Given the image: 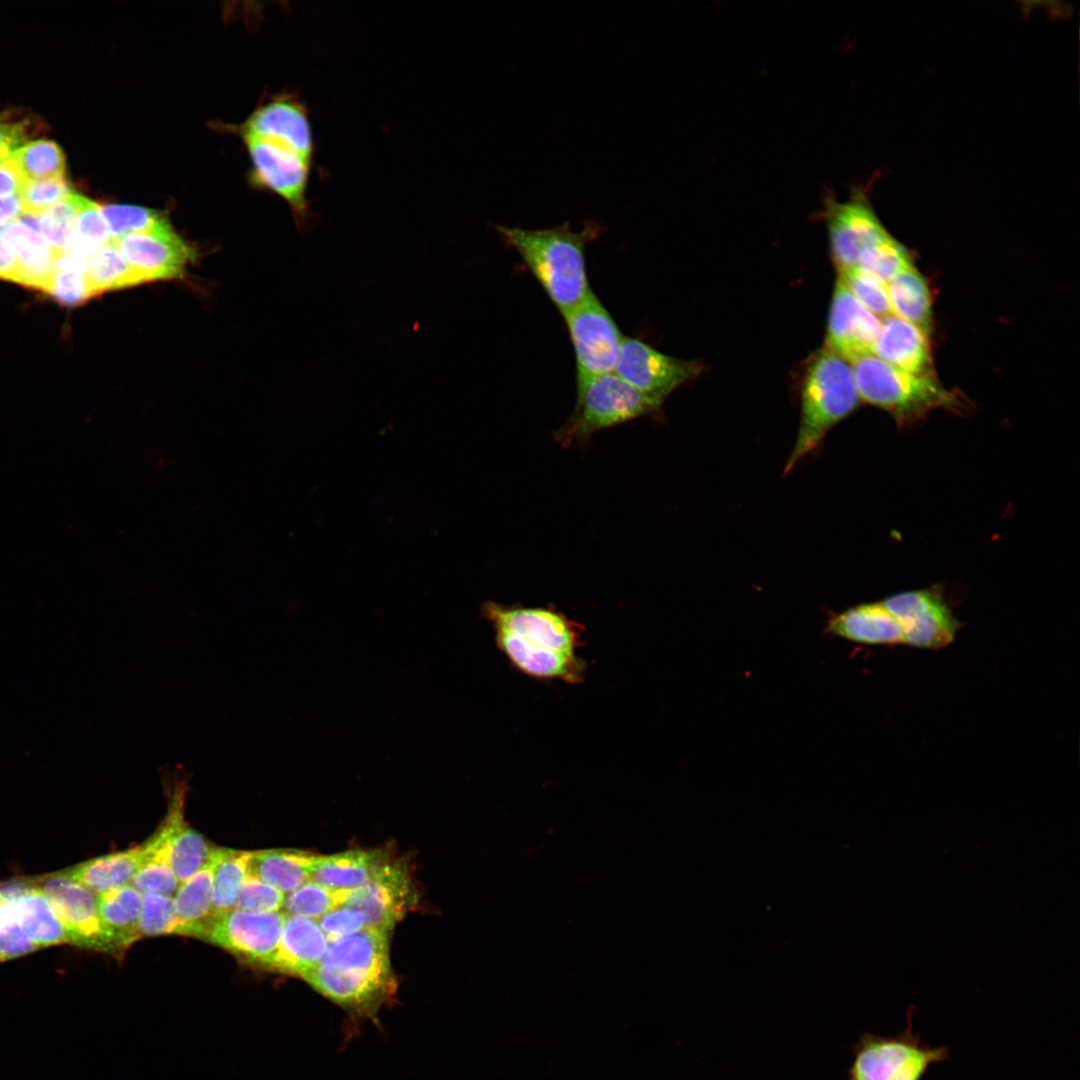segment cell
<instances>
[{
  "label": "cell",
  "instance_id": "obj_1",
  "mask_svg": "<svg viewBox=\"0 0 1080 1080\" xmlns=\"http://www.w3.org/2000/svg\"><path fill=\"white\" fill-rule=\"evenodd\" d=\"M390 932L366 927L331 942L321 962L301 978L352 1016L377 1021L397 981L389 959Z\"/></svg>",
  "mask_w": 1080,
  "mask_h": 1080
},
{
  "label": "cell",
  "instance_id": "obj_2",
  "mask_svg": "<svg viewBox=\"0 0 1080 1080\" xmlns=\"http://www.w3.org/2000/svg\"><path fill=\"white\" fill-rule=\"evenodd\" d=\"M495 230L513 248L563 316L591 292L585 248L601 232L597 223L580 231L570 223L544 229L496 225Z\"/></svg>",
  "mask_w": 1080,
  "mask_h": 1080
},
{
  "label": "cell",
  "instance_id": "obj_3",
  "mask_svg": "<svg viewBox=\"0 0 1080 1080\" xmlns=\"http://www.w3.org/2000/svg\"><path fill=\"white\" fill-rule=\"evenodd\" d=\"M859 403L850 362L825 345L811 359L804 375L799 429L785 474L815 451L828 431Z\"/></svg>",
  "mask_w": 1080,
  "mask_h": 1080
},
{
  "label": "cell",
  "instance_id": "obj_4",
  "mask_svg": "<svg viewBox=\"0 0 1080 1080\" xmlns=\"http://www.w3.org/2000/svg\"><path fill=\"white\" fill-rule=\"evenodd\" d=\"M860 400L889 412L899 424H911L937 408L955 409L961 402L936 377L900 370L874 354L850 362Z\"/></svg>",
  "mask_w": 1080,
  "mask_h": 1080
},
{
  "label": "cell",
  "instance_id": "obj_5",
  "mask_svg": "<svg viewBox=\"0 0 1080 1080\" xmlns=\"http://www.w3.org/2000/svg\"><path fill=\"white\" fill-rule=\"evenodd\" d=\"M576 381L574 410L554 434L562 447L584 444L599 431L654 414L661 407L615 372Z\"/></svg>",
  "mask_w": 1080,
  "mask_h": 1080
},
{
  "label": "cell",
  "instance_id": "obj_6",
  "mask_svg": "<svg viewBox=\"0 0 1080 1080\" xmlns=\"http://www.w3.org/2000/svg\"><path fill=\"white\" fill-rule=\"evenodd\" d=\"M907 1011V1027L894 1035L862 1032L850 1046L853 1059L847 1080H922L931 1066L950 1058L947 1046L924 1044L914 1032L912 1012Z\"/></svg>",
  "mask_w": 1080,
  "mask_h": 1080
},
{
  "label": "cell",
  "instance_id": "obj_7",
  "mask_svg": "<svg viewBox=\"0 0 1080 1080\" xmlns=\"http://www.w3.org/2000/svg\"><path fill=\"white\" fill-rule=\"evenodd\" d=\"M872 184L855 186L842 201L831 193L823 199L822 217L838 272L856 268L865 250L890 236L872 207Z\"/></svg>",
  "mask_w": 1080,
  "mask_h": 1080
},
{
  "label": "cell",
  "instance_id": "obj_8",
  "mask_svg": "<svg viewBox=\"0 0 1080 1080\" xmlns=\"http://www.w3.org/2000/svg\"><path fill=\"white\" fill-rule=\"evenodd\" d=\"M563 317L575 353L576 380L614 372L624 336L594 292Z\"/></svg>",
  "mask_w": 1080,
  "mask_h": 1080
},
{
  "label": "cell",
  "instance_id": "obj_9",
  "mask_svg": "<svg viewBox=\"0 0 1080 1080\" xmlns=\"http://www.w3.org/2000/svg\"><path fill=\"white\" fill-rule=\"evenodd\" d=\"M285 913L231 909L213 915L200 938L268 968L283 932Z\"/></svg>",
  "mask_w": 1080,
  "mask_h": 1080
},
{
  "label": "cell",
  "instance_id": "obj_10",
  "mask_svg": "<svg viewBox=\"0 0 1080 1080\" xmlns=\"http://www.w3.org/2000/svg\"><path fill=\"white\" fill-rule=\"evenodd\" d=\"M881 602L900 624L904 644L915 648H944L961 627L938 586L894 594Z\"/></svg>",
  "mask_w": 1080,
  "mask_h": 1080
},
{
  "label": "cell",
  "instance_id": "obj_11",
  "mask_svg": "<svg viewBox=\"0 0 1080 1080\" xmlns=\"http://www.w3.org/2000/svg\"><path fill=\"white\" fill-rule=\"evenodd\" d=\"M30 881L50 900L67 929L71 944L101 952H115L100 918L98 894L71 878L64 870Z\"/></svg>",
  "mask_w": 1080,
  "mask_h": 1080
},
{
  "label": "cell",
  "instance_id": "obj_12",
  "mask_svg": "<svg viewBox=\"0 0 1080 1080\" xmlns=\"http://www.w3.org/2000/svg\"><path fill=\"white\" fill-rule=\"evenodd\" d=\"M702 366L664 354L634 337L624 336L614 372L661 406L678 387L694 379Z\"/></svg>",
  "mask_w": 1080,
  "mask_h": 1080
},
{
  "label": "cell",
  "instance_id": "obj_13",
  "mask_svg": "<svg viewBox=\"0 0 1080 1080\" xmlns=\"http://www.w3.org/2000/svg\"><path fill=\"white\" fill-rule=\"evenodd\" d=\"M481 612L493 629L511 632L541 647L576 654L584 645L583 625L552 606H506L487 601Z\"/></svg>",
  "mask_w": 1080,
  "mask_h": 1080
},
{
  "label": "cell",
  "instance_id": "obj_14",
  "mask_svg": "<svg viewBox=\"0 0 1080 1080\" xmlns=\"http://www.w3.org/2000/svg\"><path fill=\"white\" fill-rule=\"evenodd\" d=\"M245 140L257 182L286 200L297 226L304 228L310 218L306 189L312 159L272 140L255 137Z\"/></svg>",
  "mask_w": 1080,
  "mask_h": 1080
},
{
  "label": "cell",
  "instance_id": "obj_15",
  "mask_svg": "<svg viewBox=\"0 0 1080 1080\" xmlns=\"http://www.w3.org/2000/svg\"><path fill=\"white\" fill-rule=\"evenodd\" d=\"M112 241L146 282L182 279L186 267L196 258L195 249L172 229L170 223Z\"/></svg>",
  "mask_w": 1080,
  "mask_h": 1080
},
{
  "label": "cell",
  "instance_id": "obj_16",
  "mask_svg": "<svg viewBox=\"0 0 1080 1080\" xmlns=\"http://www.w3.org/2000/svg\"><path fill=\"white\" fill-rule=\"evenodd\" d=\"M415 902L406 865L388 859L365 884L348 890L344 905L360 911L366 927L390 932Z\"/></svg>",
  "mask_w": 1080,
  "mask_h": 1080
},
{
  "label": "cell",
  "instance_id": "obj_17",
  "mask_svg": "<svg viewBox=\"0 0 1080 1080\" xmlns=\"http://www.w3.org/2000/svg\"><path fill=\"white\" fill-rule=\"evenodd\" d=\"M168 792L167 814L155 833L141 844L140 867L131 881L142 895L174 896L180 885L171 863V837L177 821L184 816L186 787L174 784Z\"/></svg>",
  "mask_w": 1080,
  "mask_h": 1080
},
{
  "label": "cell",
  "instance_id": "obj_18",
  "mask_svg": "<svg viewBox=\"0 0 1080 1080\" xmlns=\"http://www.w3.org/2000/svg\"><path fill=\"white\" fill-rule=\"evenodd\" d=\"M880 325V319L837 281L830 307L826 346L849 362L873 354Z\"/></svg>",
  "mask_w": 1080,
  "mask_h": 1080
},
{
  "label": "cell",
  "instance_id": "obj_19",
  "mask_svg": "<svg viewBox=\"0 0 1080 1080\" xmlns=\"http://www.w3.org/2000/svg\"><path fill=\"white\" fill-rule=\"evenodd\" d=\"M493 630L497 648L519 672L537 680L569 684L584 680L586 662L577 654L541 647L502 629Z\"/></svg>",
  "mask_w": 1080,
  "mask_h": 1080
},
{
  "label": "cell",
  "instance_id": "obj_20",
  "mask_svg": "<svg viewBox=\"0 0 1080 1080\" xmlns=\"http://www.w3.org/2000/svg\"><path fill=\"white\" fill-rule=\"evenodd\" d=\"M244 137L284 144L300 154L313 157V136L307 111L292 96H280L259 107L243 126Z\"/></svg>",
  "mask_w": 1080,
  "mask_h": 1080
},
{
  "label": "cell",
  "instance_id": "obj_21",
  "mask_svg": "<svg viewBox=\"0 0 1080 1080\" xmlns=\"http://www.w3.org/2000/svg\"><path fill=\"white\" fill-rule=\"evenodd\" d=\"M873 354L900 370L935 377L928 334L893 314L881 322Z\"/></svg>",
  "mask_w": 1080,
  "mask_h": 1080
},
{
  "label": "cell",
  "instance_id": "obj_22",
  "mask_svg": "<svg viewBox=\"0 0 1080 1080\" xmlns=\"http://www.w3.org/2000/svg\"><path fill=\"white\" fill-rule=\"evenodd\" d=\"M0 892L13 901L24 931L39 948L71 944L67 929L50 900L30 880L2 885Z\"/></svg>",
  "mask_w": 1080,
  "mask_h": 1080
},
{
  "label": "cell",
  "instance_id": "obj_23",
  "mask_svg": "<svg viewBox=\"0 0 1080 1080\" xmlns=\"http://www.w3.org/2000/svg\"><path fill=\"white\" fill-rule=\"evenodd\" d=\"M328 947L316 919L286 914L280 943L268 968L301 977L321 962Z\"/></svg>",
  "mask_w": 1080,
  "mask_h": 1080
},
{
  "label": "cell",
  "instance_id": "obj_24",
  "mask_svg": "<svg viewBox=\"0 0 1080 1080\" xmlns=\"http://www.w3.org/2000/svg\"><path fill=\"white\" fill-rule=\"evenodd\" d=\"M825 632L865 645L904 644L900 624L881 601L862 603L832 615Z\"/></svg>",
  "mask_w": 1080,
  "mask_h": 1080
},
{
  "label": "cell",
  "instance_id": "obj_25",
  "mask_svg": "<svg viewBox=\"0 0 1080 1080\" xmlns=\"http://www.w3.org/2000/svg\"><path fill=\"white\" fill-rule=\"evenodd\" d=\"M18 261V281L49 294L59 252L41 233L24 222H11L0 232Z\"/></svg>",
  "mask_w": 1080,
  "mask_h": 1080
},
{
  "label": "cell",
  "instance_id": "obj_26",
  "mask_svg": "<svg viewBox=\"0 0 1080 1080\" xmlns=\"http://www.w3.org/2000/svg\"><path fill=\"white\" fill-rule=\"evenodd\" d=\"M388 860L381 850H348L315 856L310 880L328 889L348 891L365 884Z\"/></svg>",
  "mask_w": 1080,
  "mask_h": 1080
},
{
  "label": "cell",
  "instance_id": "obj_27",
  "mask_svg": "<svg viewBox=\"0 0 1080 1080\" xmlns=\"http://www.w3.org/2000/svg\"><path fill=\"white\" fill-rule=\"evenodd\" d=\"M216 849L208 861L187 881L181 883L174 895L179 935L201 936L213 916V872Z\"/></svg>",
  "mask_w": 1080,
  "mask_h": 1080
},
{
  "label": "cell",
  "instance_id": "obj_28",
  "mask_svg": "<svg viewBox=\"0 0 1080 1080\" xmlns=\"http://www.w3.org/2000/svg\"><path fill=\"white\" fill-rule=\"evenodd\" d=\"M142 858V845L99 856L65 869L73 879L96 894L131 884Z\"/></svg>",
  "mask_w": 1080,
  "mask_h": 1080
},
{
  "label": "cell",
  "instance_id": "obj_29",
  "mask_svg": "<svg viewBox=\"0 0 1080 1080\" xmlns=\"http://www.w3.org/2000/svg\"><path fill=\"white\" fill-rule=\"evenodd\" d=\"M98 905L102 924L114 951L125 950L142 937V894L131 884L98 894Z\"/></svg>",
  "mask_w": 1080,
  "mask_h": 1080
},
{
  "label": "cell",
  "instance_id": "obj_30",
  "mask_svg": "<svg viewBox=\"0 0 1080 1080\" xmlns=\"http://www.w3.org/2000/svg\"><path fill=\"white\" fill-rule=\"evenodd\" d=\"M315 856L294 849L253 851L249 873L288 893L310 880Z\"/></svg>",
  "mask_w": 1080,
  "mask_h": 1080
},
{
  "label": "cell",
  "instance_id": "obj_31",
  "mask_svg": "<svg viewBox=\"0 0 1080 1080\" xmlns=\"http://www.w3.org/2000/svg\"><path fill=\"white\" fill-rule=\"evenodd\" d=\"M892 314L925 333L932 329V299L923 275L912 265L887 284Z\"/></svg>",
  "mask_w": 1080,
  "mask_h": 1080
},
{
  "label": "cell",
  "instance_id": "obj_32",
  "mask_svg": "<svg viewBox=\"0 0 1080 1080\" xmlns=\"http://www.w3.org/2000/svg\"><path fill=\"white\" fill-rule=\"evenodd\" d=\"M86 276L94 297L106 291L147 283L123 258L112 240L88 257Z\"/></svg>",
  "mask_w": 1080,
  "mask_h": 1080
},
{
  "label": "cell",
  "instance_id": "obj_33",
  "mask_svg": "<svg viewBox=\"0 0 1080 1080\" xmlns=\"http://www.w3.org/2000/svg\"><path fill=\"white\" fill-rule=\"evenodd\" d=\"M253 851L217 848L213 872V915L234 909L249 874Z\"/></svg>",
  "mask_w": 1080,
  "mask_h": 1080
},
{
  "label": "cell",
  "instance_id": "obj_34",
  "mask_svg": "<svg viewBox=\"0 0 1080 1080\" xmlns=\"http://www.w3.org/2000/svg\"><path fill=\"white\" fill-rule=\"evenodd\" d=\"M215 849L202 834L186 823L184 816L179 818L171 837V863L179 883L191 878Z\"/></svg>",
  "mask_w": 1080,
  "mask_h": 1080
},
{
  "label": "cell",
  "instance_id": "obj_35",
  "mask_svg": "<svg viewBox=\"0 0 1080 1080\" xmlns=\"http://www.w3.org/2000/svg\"><path fill=\"white\" fill-rule=\"evenodd\" d=\"M87 259L75 250L58 255L49 294L60 304L75 306L94 297L86 276Z\"/></svg>",
  "mask_w": 1080,
  "mask_h": 1080
},
{
  "label": "cell",
  "instance_id": "obj_36",
  "mask_svg": "<svg viewBox=\"0 0 1080 1080\" xmlns=\"http://www.w3.org/2000/svg\"><path fill=\"white\" fill-rule=\"evenodd\" d=\"M11 158L26 181L64 177L65 156L54 141L38 139L16 150Z\"/></svg>",
  "mask_w": 1080,
  "mask_h": 1080
},
{
  "label": "cell",
  "instance_id": "obj_37",
  "mask_svg": "<svg viewBox=\"0 0 1080 1080\" xmlns=\"http://www.w3.org/2000/svg\"><path fill=\"white\" fill-rule=\"evenodd\" d=\"M80 194L72 192L38 218V231L59 253L74 249Z\"/></svg>",
  "mask_w": 1080,
  "mask_h": 1080
},
{
  "label": "cell",
  "instance_id": "obj_38",
  "mask_svg": "<svg viewBox=\"0 0 1080 1080\" xmlns=\"http://www.w3.org/2000/svg\"><path fill=\"white\" fill-rule=\"evenodd\" d=\"M347 892L331 890L309 880L285 895L283 912L317 920L330 910L344 905Z\"/></svg>",
  "mask_w": 1080,
  "mask_h": 1080
},
{
  "label": "cell",
  "instance_id": "obj_39",
  "mask_svg": "<svg viewBox=\"0 0 1080 1080\" xmlns=\"http://www.w3.org/2000/svg\"><path fill=\"white\" fill-rule=\"evenodd\" d=\"M910 266H912L910 255L904 246L890 235L865 250L858 260L857 267L888 284Z\"/></svg>",
  "mask_w": 1080,
  "mask_h": 1080
},
{
  "label": "cell",
  "instance_id": "obj_40",
  "mask_svg": "<svg viewBox=\"0 0 1080 1080\" xmlns=\"http://www.w3.org/2000/svg\"><path fill=\"white\" fill-rule=\"evenodd\" d=\"M112 239L102 208L96 202L80 195L73 250L88 258Z\"/></svg>",
  "mask_w": 1080,
  "mask_h": 1080
},
{
  "label": "cell",
  "instance_id": "obj_41",
  "mask_svg": "<svg viewBox=\"0 0 1080 1080\" xmlns=\"http://www.w3.org/2000/svg\"><path fill=\"white\" fill-rule=\"evenodd\" d=\"M879 319L892 315L887 284L858 267L839 272V280Z\"/></svg>",
  "mask_w": 1080,
  "mask_h": 1080
},
{
  "label": "cell",
  "instance_id": "obj_42",
  "mask_svg": "<svg viewBox=\"0 0 1080 1080\" xmlns=\"http://www.w3.org/2000/svg\"><path fill=\"white\" fill-rule=\"evenodd\" d=\"M101 208L112 238L169 223L160 211L150 208L124 204H108Z\"/></svg>",
  "mask_w": 1080,
  "mask_h": 1080
},
{
  "label": "cell",
  "instance_id": "obj_43",
  "mask_svg": "<svg viewBox=\"0 0 1080 1080\" xmlns=\"http://www.w3.org/2000/svg\"><path fill=\"white\" fill-rule=\"evenodd\" d=\"M37 949L22 927L13 901L0 892V963Z\"/></svg>",
  "mask_w": 1080,
  "mask_h": 1080
},
{
  "label": "cell",
  "instance_id": "obj_44",
  "mask_svg": "<svg viewBox=\"0 0 1080 1080\" xmlns=\"http://www.w3.org/2000/svg\"><path fill=\"white\" fill-rule=\"evenodd\" d=\"M140 933L142 936L179 934L173 896L157 893L142 895Z\"/></svg>",
  "mask_w": 1080,
  "mask_h": 1080
},
{
  "label": "cell",
  "instance_id": "obj_45",
  "mask_svg": "<svg viewBox=\"0 0 1080 1080\" xmlns=\"http://www.w3.org/2000/svg\"><path fill=\"white\" fill-rule=\"evenodd\" d=\"M72 193L64 177L27 181L19 192L23 212L36 216Z\"/></svg>",
  "mask_w": 1080,
  "mask_h": 1080
},
{
  "label": "cell",
  "instance_id": "obj_46",
  "mask_svg": "<svg viewBox=\"0 0 1080 1080\" xmlns=\"http://www.w3.org/2000/svg\"><path fill=\"white\" fill-rule=\"evenodd\" d=\"M285 893L248 874L234 909L250 912H277L283 908Z\"/></svg>",
  "mask_w": 1080,
  "mask_h": 1080
},
{
  "label": "cell",
  "instance_id": "obj_47",
  "mask_svg": "<svg viewBox=\"0 0 1080 1080\" xmlns=\"http://www.w3.org/2000/svg\"><path fill=\"white\" fill-rule=\"evenodd\" d=\"M317 920L329 943L366 928L364 915L345 905L330 910Z\"/></svg>",
  "mask_w": 1080,
  "mask_h": 1080
},
{
  "label": "cell",
  "instance_id": "obj_48",
  "mask_svg": "<svg viewBox=\"0 0 1080 1080\" xmlns=\"http://www.w3.org/2000/svg\"><path fill=\"white\" fill-rule=\"evenodd\" d=\"M40 124L32 120H14L9 114L0 115V163L12 154L40 130Z\"/></svg>",
  "mask_w": 1080,
  "mask_h": 1080
},
{
  "label": "cell",
  "instance_id": "obj_49",
  "mask_svg": "<svg viewBox=\"0 0 1080 1080\" xmlns=\"http://www.w3.org/2000/svg\"><path fill=\"white\" fill-rule=\"evenodd\" d=\"M27 181L21 174L16 162L10 157L0 163V196L19 194Z\"/></svg>",
  "mask_w": 1080,
  "mask_h": 1080
},
{
  "label": "cell",
  "instance_id": "obj_50",
  "mask_svg": "<svg viewBox=\"0 0 1080 1080\" xmlns=\"http://www.w3.org/2000/svg\"><path fill=\"white\" fill-rule=\"evenodd\" d=\"M18 274L19 268L17 258L3 235L0 233V278L17 282Z\"/></svg>",
  "mask_w": 1080,
  "mask_h": 1080
},
{
  "label": "cell",
  "instance_id": "obj_51",
  "mask_svg": "<svg viewBox=\"0 0 1080 1080\" xmlns=\"http://www.w3.org/2000/svg\"><path fill=\"white\" fill-rule=\"evenodd\" d=\"M23 213L19 194L0 198V225L16 219Z\"/></svg>",
  "mask_w": 1080,
  "mask_h": 1080
}]
</instances>
